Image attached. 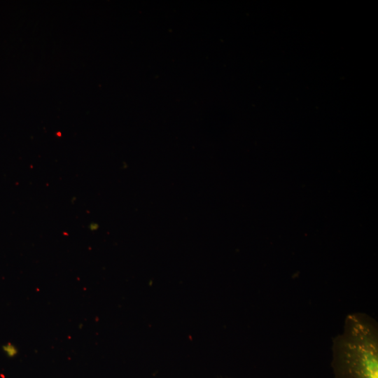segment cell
<instances>
[{"label":"cell","instance_id":"1","mask_svg":"<svg viewBox=\"0 0 378 378\" xmlns=\"http://www.w3.org/2000/svg\"><path fill=\"white\" fill-rule=\"evenodd\" d=\"M331 350L334 378H378V324L370 315L348 314Z\"/></svg>","mask_w":378,"mask_h":378},{"label":"cell","instance_id":"2","mask_svg":"<svg viewBox=\"0 0 378 378\" xmlns=\"http://www.w3.org/2000/svg\"><path fill=\"white\" fill-rule=\"evenodd\" d=\"M4 352L9 357H14L18 353V348L13 344L8 342L2 346Z\"/></svg>","mask_w":378,"mask_h":378}]
</instances>
